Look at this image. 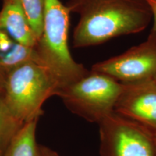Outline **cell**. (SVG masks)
<instances>
[{"mask_svg": "<svg viewBox=\"0 0 156 156\" xmlns=\"http://www.w3.org/2000/svg\"><path fill=\"white\" fill-rule=\"evenodd\" d=\"M67 5L80 17L73 32L75 48L97 46L138 34L153 20L146 0H69Z\"/></svg>", "mask_w": 156, "mask_h": 156, "instance_id": "1", "label": "cell"}, {"mask_svg": "<svg viewBox=\"0 0 156 156\" xmlns=\"http://www.w3.org/2000/svg\"><path fill=\"white\" fill-rule=\"evenodd\" d=\"M70 13L69 7L60 0H45L43 30L36 46L39 64L48 70L57 85L58 91L89 72L70 53Z\"/></svg>", "mask_w": 156, "mask_h": 156, "instance_id": "2", "label": "cell"}, {"mask_svg": "<svg viewBox=\"0 0 156 156\" xmlns=\"http://www.w3.org/2000/svg\"><path fill=\"white\" fill-rule=\"evenodd\" d=\"M57 91V85L48 70L28 61L7 73L3 95L15 118L25 124L39 119L45 101L56 95Z\"/></svg>", "mask_w": 156, "mask_h": 156, "instance_id": "3", "label": "cell"}, {"mask_svg": "<svg viewBox=\"0 0 156 156\" xmlns=\"http://www.w3.org/2000/svg\"><path fill=\"white\" fill-rule=\"evenodd\" d=\"M122 88V83L90 70L78 80L60 89L56 96L74 114L98 124L114 113Z\"/></svg>", "mask_w": 156, "mask_h": 156, "instance_id": "4", "label": "cell"}, {"mask_svg": "<svg viewBox=\"0 0 156 156\" xmlns=\"http://www.w3.org/2000/svg\"><path fill=\"white\" fill-rule=\"evenodd\" d=\"M99 156H156L154 134L113 113L98 124Z\"/></svg>", "mask_w": 156, "mask_h": 156, "instance_id": "5", "label": "cell"}, {"mask_svg": "<svg viewBox=\"0 0 156 156\" xmlns=\"http://www.w3.org/2000/svg\"><path fill=\"white\" fill-rule=\"evenodd\" d=\"M91 70L122 84L153 80L156 75V31L124 53L93 64Z\"/></svg>", "mask_w": 156, "mask_h": 156, "instance_id": "6", "label": "cell"}, {"mask_svg": "<svg viewBox=\"0 0 156 156\" xmlns=\"http://www.w3.org/2000/svg\"><path fill=\"white\" fill-rule=\"evenodd\" d=\"M114 113L156 132V83L153 80L123 84Z\"/></svg>", "mask_w": 156, "mask_h": 156, "instance_id": "7", "label": "cell"}, {"mask_svg": "<svg viewBox=\"0 0 156 156\" xmlns=\"http://www.w3.org/2000/svg\"><path fill=\"white\" fill-rule=\"evenodd\" d=\"M0 26L17 44L36 48L38 43L20 0H2Z\"/></svg>", "mask_w": 156, "mask_h": 156, "instance_id": "8", "label": "cell"}, {"mask_svg": "<svg viewBox=\"0 0 156 156\" xmlns=\"http://www.w3.org/2000/svg\"><path fill=\"white\" fill-rule=\"evenodd\" d=\"M28 61H34L39 64L36 48L17 44L0 26V65L6 73Z\"/></svg>", "mask_w": 156, "mask_h": 156, "instance_id": "9", "label": "cell"}, {"mask_svg": "<svg viewBox=\"0 0 156 156\" xmlns=\"http://www.w3.org/2000/svg\"><path fill=\"white\" fill-rule=\"evenodd\" d=\"M38 121L25 123L9 145L0 152V156H40L36 136Z\"/></svg>", "mask_w": 156, "mask_h": 156, "instance_id": "10", "label": "cell"}, {"mask_svg": "<svg viewBox=\"0 0 156 156\" xmlns=\"http://www.w3.org/2000/svg\"><path fill=\"white\" fill-rule=\"evenodd\" d=\"M25 124L15 118L0 93V152L3 151Z\"/></svg>", "mask_w": 156, "mask_h": 156, "instance_id": "11", "label": "cell"}, {"mask_svg": "<svg viewBox=\"0 0 156 156\" xmlns=\"http://www.w3.org/2000/svg\"><path fill=\"white\" fill-rule=\"evenodd\" d=\"M20 2L38 41L43 30L45 0H20Z\"/></svg>", "mask_w": 156, "mask_h": 156, "instance_id": "12", "label": "cell"}, {"mask_svg": "<svg viewBox=\"0 0 156 156\" xmlns=\"http://www.w3.org/2000/svg\"><path fill=\"white\" fill-rule=\"evenodd\" d=\"M40 156H61L57 152L45 145H40Z\"/></svg>", "mask_w": 156, "mask_h": 156, "instance_id": "13", "label": "cell"}, {"mask_svg": "<svg viewBox=\"0 0 156 156\" xmlns=\"http://www.w3.org/2000/svg\"><path fill=\"white\" fill-rule=\"evenodd\" d=\"M151 9L152 15H153V30L156 31V0H146Z\"/></svg>", "mask_w": 156, "mask_h": 156, "instance_id": "14", "label": "cell"}, {"mask_svg": "<svg viewBox=\"0 0 156 156\" xmlns=\"http://www.w3.org/2000/svg\"><path fill=\"white\" fill-rule=\"evenodd\" d=\"M6 76H7V73H6V72L3 69L2 67L0 65V93L1 94H3L4 93Z\"/></svg>", "mask_w": 156, "mask_h": 156, "instance_id": "15", "label": "cell"}, {"mask_svg": "<svg viewBox=\"0 0 156 156\" xmlns=\"http://www.w3.org/2000/svg\"><path fill=\"white\" fill-rule=\"evenodd\" d=\"M154 134V143H155V151H156V132Z\"/></svg>", "mask_w": 156, "mask_h": 156, "instance_id": "16", "label": "cell"}, {"mask_svg": "<svg viewBox=\"0 0 156 156\" xmlns=\"http://www.w3.org/2000/svg\"><path fill=\"white\" fill-rule=\"evenodd\" d=\"M154 80H155V83H156V75H155V78H154Z\"/></svg>", "mask_w": 156, "mask_h": 156, "instance_id": "17", "label": "cell"}]
</instances>
